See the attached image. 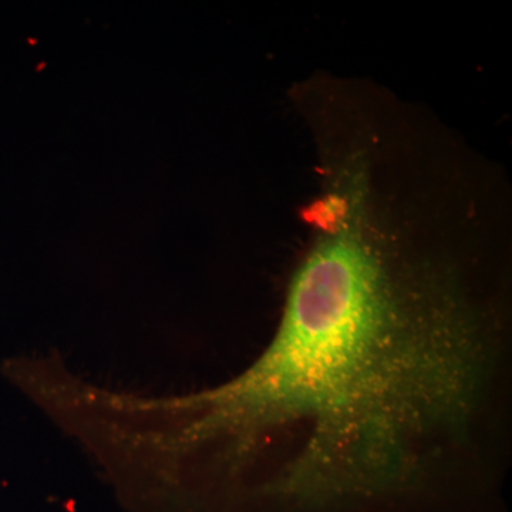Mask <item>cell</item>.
<instances>
[{
    "mask_svg": "<svg viewBox=\"0 0 512 512\" xmlns=\"http://www.w3.org/2000/svg\"><path fill=\"white\" fill-rule=\"evenodd\" d=\"M507 353L448 279L343 225L245 372L165 402V451L201 512H500Z\"/></svg>",
    "mask_w": 512,
    "mask_h": 512,
    "instance_id": "obj_1",
    "label": "cell"
}]
</instances>
